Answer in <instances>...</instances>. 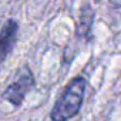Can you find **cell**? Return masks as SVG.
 Instances as JSON below:
<instances>
[{"label": "cell", "instance_id": "4", "mask_svg": "<svg viewBox=\"0 0 121 121\" xmlns=\"http://www.w3.org/2000/svg\"><path fill=\"white\" fill-rule=\"evenodd\" d=\"M94 9L90 4H84L81 7L80 12V20H78V26H77V37L80 39H86L88 40L91 36V29H93V23H94Z\"/></svg>", "mask_w": 121, "mask_h": 121}, {"label": "cell", "instance_id": "3", "mask_svg": "<svg viewBox=\"0 0 121 121\" xmlns=\"http://www.w3.org/2000/svg\"><path fill=\"white\" fill-rule=\"evenodd\" d=\"M19 33V23L13 19H9L0 29V64L9 57L12 50L16 46Z\"/></svg>", "mask_w": 121, "mask_h": 121}, {"label": "cell", "instance_id": "2", "mask_svg": "<svg viewBox=\"0 0 121 121\" xmlns=\"http://www.w3.org/2000/svg\"><path fill=\"white\" fill-rule=\"evenodd\" d=\"M34 84H36L34 83V76H33L30 67L24 64L17 70L16 78L7 86V88L3 93V97L12 105L19 107L24 101L26 94L34 87Z\"/></svg>", "mask_w": 121, "mask_h": 121}, {"label": "cell", "instance_id": "1", "mask_svg": "<svg viewBox=\"0 0 121 121\" xmlns=\"http://www.w3.org/2000/svg\"><path fill=\"white\" fill-rule=\"evenodd\" d=\"M87 86L88 81L83 76L71 78L51 108V121H69L76 117L83 105Z\"/></svg>", "mask_w": 121, "mask_h": 121}]
</instances>
